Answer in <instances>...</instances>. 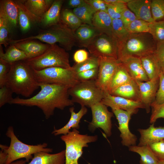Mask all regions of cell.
<instances>
[{"mask_svg": "<svg viewBox=\"0 0 164 164\" xmlns=\"http://www.w3.org/2000/svg\"><path fill=\"white\" fill-rule=\"evenodd\" d=\"M90 108L92 119L88 125L89 130L93 132L96 129L101 128L107 136H110L111 135V118L113 113L109 111L107 107L101 102L93 105Z\"/></svg>", "mask_w": 164, "mask_h": 164, "instance_id": "8fae6325", "label": "cell"}, {"mask_svg": "<svg viewBox=\"0 0 164 164\" xmlns=\"http://www.w3.org/2000/svg\"><path fill=\"white\" fill-rule=\"evenodd\" d=\"M66 51L55 44L50 45L39 56L24 61L33 69L37 70L54 67L69 68L71 67L70 63L69 54Z\"/></svg>", "mask_w": 164, "mask_h": 164, "instance_id": "8992f818", "label": "cell"}, {"mask_svg": "<svg viewBox=\"0 0 164 164\" xmlns=\"http://www.w3.org/2000/svg\"><path fill=\"white\" fill-rule=\"evenodd\" d=\"M86 3L85 0H70L68 4L70 7L75 9L80 7Z\"/></svg>", "mask_w": 164, "mask_h": 164, "instance_id": "11a10c76", "label": "cell"}, {"mask_svg": "<svg viewBox=\"0 0 164 164\" xmlns=\"http://www.w3.org/2000/svg\"><path fill=\"white\" fill-rule=\"evenodd\" d=\"M118 60L127 56L140 57L155 52L156 44L149 32L130 33L123 41L118 43Z\"/></svg>", "mask_w": 164, "mask_h": 164, "instance_id": "3957f363", "label": "cell"}, {"mask_svg": "<svg viewBox=\"0 0 164 164\" xmlns=\"http://www.w3.org/2000/svg\"><path fill=\"white\" fill-rule=\"evenodd\" d=\"M88 53L83 49L76 51L73 56V59L76 63H80L87 60L89 57Z\"/></svg>", "mask_w": 164, "mask_h": 164, "instance_id": "f5cc1de1", "label": "cell"}, {"mask_svg": "<svg viewBox=\"0 0 164 164\" xmlns=\"http://www.w3.org/2000/svg\"><path fill=\"white\" fill-rule=\"evenodd\" d=\"M68 92L73 103L90 108L101 102L105 92L97 86L96 80H93L80 81L69 88Z\"/></svg>", "mask_w": 164, "mask_h": 164, "instance_id": "52a82bcc", "label": "cell"}, {"mask_svg": "<svg viewBox=\"0 0 164 164\" xmlns=\"http://www.w3.org/2000/svg\"><path fill=\"white\" fill-rule=\"evenodd\" d=\"M26 162H27L26 160L22 159L14 161L10 164H26Z\"/></svg>", "mask_w": 164, "mask_h": 164, "instance_id": "680465c9", "label": "cell"}, {"mask_svg": "<svg viewBox=\"0 0 164 164\" xmlns=\"http://www.w3.org/2000/svg\"><path fill=\"white\" fill-rule=\"evenodd\" d=\"M133 79L124 66L119 63L106 92L111 94L118 87Z\"/></svg>", "mask_w": 164, "mask_h": 164, "instance_id": "484cf974", "label": "cell"}, {"mask_svg": "<svg viewBox=\"0 0 164 164\" xmlns=\"http://www.w3.org/2000/svg\"><path fill=\"white\" fill-rule=\"evenodd\" d=\"M107 107H110L112 110L120 109L135 114L139 108H145L140 102L130 100L124 97L113 95L105 92L101 102Z\"/></svg>", "mask_w": 164, "mask_h": 164, "instance_id": "5bb4252c", "label": "cell"}, {"mask_svg": "<svg viewBox=\"0 0 164 164\" xmlns=\"http://www.w3.org/2000/svg\"><path fill=\"white\" fill-rule=\"evenodd\" d=\"M5 85L13 93L26 97L30 96L39 87L33 70L24 61L11 64Z\"/></svg>", "mask_w": 164, "mask_h": 164, "instance_id": "7a4b0ae2", "label": "cell"}, {"mask_svg": "<svg viewBox=\"0 0 164 164\" xmlns=\"http://www.w3.org/2000/svg\"></svg>", "mask_w": 164, "mask_h": 164, "instance_id": "94428289", "label": "cell"}, {"mask_svg": "<svg viewBox=\"0 0 164 164\" xmlns=\"http://www.w3.org/2000/svg\"><path fill=\"white\" fill-rule=\"evenodd\" d=\"M87 48L92 56L97 58L112 57L118 60L117 42L112 36L106 34H99Z\"/></svg>", "mask_w": 164, "mask_h": 164, "instance_id": "30bf717a", "label": "cell"}, {"mask_svg": "<svg viewBox=\"0 0 164 164\" xmlns=\"http://www.w3.org/2000/svg\"><path fill=\"white\" fill-rule=\"evenodd\" d=\"M40 90L35 95L29 98H13L9 104L28 107L36 106L41 109L46 119L54 114L56 108L63 110L74 104L69 98V87L53 84H39Z\"/></svg>", "mask_w": 164, "mask_h": 164, "instance_id": "6da1fadb", "label": "cell"}, {"mask_svg": "<svg viewBox=\"0 0 164 164\" xmlns=\"http://www.w3.org/2000/svg\"><path fill=\"white\" fill-rule=\"evenodd\" d=\"M151 107L152 108L150 121L151 124H154L159 118H164V103L160 104H152Z\"/></svg>", "mask_w": 164, "mask_h": 164, "instance_id": "60d3db41", "label": "cell"}, {"mask_svg": "<svg viewBox=\"0 0 164 164\" xmlns=\"http://www.w3.org/2000/svg\"><path fill=\"white\" fill-rule=\"evenodd\" d=\"M96 12L103 11L107 13V7L103 0H85Z\"/></svg>", "mask_w": 164, "mask_h": 164, "instance_id": "681fc988", "label": "cell"}, {"mask_svg": "<svg viewBox=\"0 0 164 164\" xmlns=\"http://www.w3.org/2000/svg\"><path fill=\"white\" fill-rule=\"evenodd\" d=\"M112 19L108 13L97 12L92 20L93 26L101 33L112 36Z\"/></svg>", "mask_w": 164, "mask_h": 164, "instance_id": "d4e9b609", "label": "cell"}, {"mask_svg": "<svg viewBox=\"0 0 164 164\" xmlns=\"http://www.w3.org/2000/svg\"><path fill=\"white\" fill-rule=\"evenodd\" d=\"M74 108L72 107L70 108L69 111L71 113L70 118L80 120L82 117L86 114L87 109L85 106L81 107V109L77 113H76L74 111Z\"/></svg>", "mask_w": 164, "mask_h": 164, "instance_id": "db71d44e", "label": "cell"}, {"mask_svg": "<svg viewBox=\"0 0 164 164\" xmlns=\"http://www.w3.org/2000/svg\"><path fill=\"white\" fill-rule=\"evenodd\" d=\"M13 93L12 90L6 85L0 87V108L6 104L9 103L13 98L12 97Z\"/></svg>", "mask_w": 164, "mask_h": 164, "instance_id": "b9f144b4", "label": "cell"}, {"mask_svg": "<svg viewBox=\"0 0 164 164\" xmlns=\"http://www.w3.org/2000/svg\"><path fill=\"white\" fill-rule=\"evenodd\" d=\"M98 58L92 56L85 61L76 63L72 67L74 71L78 73L84 71L98 68Z\"/></svg>", "mask_w": 164, "mask_h": 164, "instance_id": "d590c367", "label": "cell"}, {"mask_svg": "<svg viewBox=\"0 0 164 164\" xmlns=\"http://www.w3.org/2000/svg\"><path fill=\"white\" fill-rule=\"evenodd\" d=\"M8 155L5 150L2 149L0 151V164H5Z\"/></svg>", "mask_w": 164, "mask_h": 164, "instance_id": "9f6ffc18", "label": "cell"}, {"mask_svg": "<svg viewBox=\"0 0 164 164\" xmlns=\"http://www.w3.org/2000/svg\"><path fill=\"white\" fill-rule=\"evenodd\" d=\"M130 34L120 19H112V36L118 43L124 41Z\"/></svg>", "mask_w": 164, "mask_h": 164, "instance_id": "d6a6232c", "label": "cell"}, {"mask_svg": "<svg viewBox=\"0 0 164 164\" xmlns=\"http://www.w3.org/2000/svg\"><path fill=\"white\" fill-rule=\"evenodd\" d=\"M107 4H112L117 3H127L130 0H103Z\"/></svg>", "mask_w": 164, "mask_h": 164, "instance_id": "6f0895ef", "label": "cell"}, {"mask_svg": "<svg viewBox=\"0 0 164 164\" xmlns=\"http://www.w3.org/2000/svg\"><path fill=\"white\" fill-rule=\"evenodd\" d=\"M118 60L125 66L132 78L135 81L142 82L149 80L143 67L139 57L127 56L122 57Z\"/></svg>", "mask_w": 164, "mask_h": 164, "instance_id": "2e32d148", "label": "cell"}, {"mask_svg": "<svg viewBox=\"0 0 164 164\" xmlns=\"http://www.w3.org/2000/svg\"><path fill=\"white\" fill-rule=\"evenodd\" d=\"M74 33L76 43L80 46L87 48L101 33L93 26L83 23L74 31Z\"/></svg>", "mask_w": 164, "mask_h": 164, "instance_id": "ffe728a7", "label": "cell"}, {"mask_svg": "<svg viewBox=\"0 0 164 164\" xmlns=\"http://www.w3.org/2000/svg\"><path fill=\"white\" fill-rule=\"evenodd\" d=\"M63 2L62 0L54 1L50 8L41 18V22L44 26L50 27L60 22L61 9Z\"/></svg>", "mask_w": 164, "mask_h": 164, "instance_id": "cb8c5ba5", "label": "cell"}, {"mask_svg": "<svg viewBox=\"0 0 164 164\" xmlns=\"http://www.w3.org/2000/svg\"><path fill=\"white\" fill-rule=\"evenodd\" d=\"M0 58L11 64L28 59L26 54L22 50L11 44L4 53L1 45H0Z\"/></svg>", "mask_w": 164, "mask_h": 164, "instance_id": "f546056e", "label": "cell"}, {"mask_svg": "<svg viewBox=\"0 0 164 164\" xmlns=\"http://www.w3.org/2000/svg\"><path fill=\"white\" fill-rule=\"evenodd\" d=\"M38 39L52 45L58 43L66 51L71 50L76 43L74 31L60 22L36 35L18 40H10L12 43L29 40Z\"/></svg>", "mask_w": 164, "mask_h": 164, "instance_id": "277c9868", "label": "cell"}, {"mask_svg": "<svg viewBox=\"0 0 164 164\" xmlns=\"http://www.w3.org/2000/svg\"><path fill=\"white\" fill-rule=\"evenodd\" d=\"M31 161L28 164H65V150L54 154L41 151L33 155Z\"/></svg>", "mask_w": 164, "mask_h": 164, "instance_id": "44dd1931", "label": "cell"}, {"mask_svg": "<svg viewBox=\"0 0 164 164\" xmlns=\"http://www.w3.org/2000/svg\"><path fill=\"white\" fill-rule=\"evenodd\" d=\"M73 12L83 23L93 26L92 20L96 12L88 4H85L79 7L74 9Z\"/></svg>", "mask_w": 164, "mask_h": 164, "instance_id": "1f68e13d", "label": "cell"}, {"mask_svg": "<svg viewBox=\"0 0 164 164\" xmlns=\"http://www.w3.org/2000/svg\"><path fill=\"white\" fill-rule=\"evenodd\" d=\"M33 71L35 78L39 84H59L70 88L80 81L72 67H51L39 70H33Z\"/></svg>", "mask_w": 164, "mask_h": 164, "instance_id": "ba28073f", "label": "cell"}, {"mask_svg": "<svg viewBox=\"0 0 164 164\" xmlns=\"http://www.w3.org/2000/svg\"><path fill=\"white\" fill-rule=\"evenodd\" d=\"M158 164H163L161 161H159Z\"/></svg>", "mask_w": 164, "mask_h": 164, "instance_id": "91938a15", "label": "cell"}, {"mask_svg": "<svg viewBox=\"0 0 164 164\" xmlns=\"http://www.w3.org/2000/svg\"><path fill=\"white\" fill-rule=\"evenodd\" d=\"M129 148L130 151L137 153L140 155V164H158L159 161L149 145L143 146L134 145L130 146Z\"/></svg>", "mask_w": 164, "mask_h": 164, "instance_id": "f1b7e54d", "label": "cell"}, {"mask_svg": "<svg viewBox=\"0 0 164 164\" xmlns=\"http://www.w3.org/2000/svg\"><path fill=\"white\" fill-rule=\"evenodd\" d=\"M17 6L28 15L31 22L33 23L41 22V18L38 17L32 13L25 6L21 0L14 1Z\"/></svg>", "mask_w": 164, "mask_h": 164, "instance_id": "f907efd6", "label": "cell"}, {"mask_svg": "<svg viewBox=\"0 0 164 164\" xmlns=\"http://www.w3.org/2000/svg\"><path fill=\"white\" fill-rule=\"evenodd\" d=\"M18 8V22L22 31L25 32L30 28L31 22L28 15L20 8Z\"/></svg>", "mask_w": 164, "mask_h": 164, "instance_id": "7dc6e473", "label": "cell"}, {"mask_svg": "<svg viewBox=\"0 0 164 164\" xmlns=\"http://www.w3.org/2000/svg\"><path fill=\"white\" fill-rule=\"evenodd\" d=\"M98 73V68L91 69L77 73L80 81L96 80Z\"/></svg>", "mask_w": 164, "mask_h": 164, "instance_id": "bcb514c9", "label": "cell"}, {"mask_svg": "<svg viewBox=\"0 0 164 164\" xmlns=\"http://www.w3.org/2000/svg\"><path fill=\"white\" fill-rule=\"evenodd\" d=\"M60 21L74 31L83 24L73 11L68 9H63L61 12Z\"/></svg>", "mask_w": 164, "mask_h": 164, "instance_id": "4dcf8cb0", "label": "cell"}, {"mask_svg": "<svg viewBox=\"0 0 164 164\" xmlns=\"http://www.w3.org/2000/svg\"><path fill=\"white\" fill-rule=\"evenodd\" d=\"M139 58L149 80L159 77L161 70V68L155 52Z\"/></svg>", "mask_w": 164, "mask_h": 164, "instance_id": "603a6c76", "label": "cell"}, {"mask_svg": "<svg viewBox=\"0 0 164 164\" xmlns=\"http://www.w3.org/2000/svg\"><path fill=\"white\" fill-rule=\"evenodd\" d=\"M60 138L66 145L65 164H79L78 161L83 154V148L88 147V143L96 142L97 136L80 134L76 129L73 128Z\"/></svg>", "mask_w": 164, "mask_h": 164, "instance_id": "9c48e42d", "label": "cell"}, {"mask_svg": "<svg viewBox=\"0 0 164 164\" xmlns=\"http://www.w3.org/2000/svg\"><path fill=\"white\" fill-rule=\"evenodd\" d=\"M139 87L140 102L147 113L150 111L151 105L155 101L159 85V77L145 82L136 81Z\"/></svg>", "mask_w": 164, "mask_h": 164, "instance_id": "9a60e30c", "label": "cell"}, {"mask_svg": "<svg viewBox=\"0 0 164 164\" xmlns=\"http://www.w3.org/2000/svg\"><path fill=\"white\" fill-rule=\"evenodd\" d=\"M111 94L140 102L139 87L136 81L133 79L118 87Z\"/></svg>", "mask_w": 164, "mask_h": 164, "instance_id": "7402d4cb", "label": "cell"}, {"mask_svg": "<svg viewBox=\"0 0 164 164\" xmlns=\"http://www.w3.org/2000/svg\"><path fill=\"white\" fill-rule=\"evenodd\" d=\"M33 40H25L12 43V44L23 51L27 56L28 59L36 57L41 54L50 45Z\"/></svg>", "mask_w": 164, "mask_h": 164, "instance_id": "d6986e66", "label": "cell"}, {"mask_svg": "<svg viewBox=\"0 0 164 164\" xmlns=\"http://www.w3.org/2000/svg\"><path fill=\"white\" fill-rule=\"evenodd\" d=\"M5 134L10 139L9 146L0 145L1 149L5 150L7 154L5 164H10L22 158H25L27 162H28L32 158V155L38 152L43 151L50 153L53 151L52 149L47 148V144L46 143L31 145L22 142L15 135L12 126L9 127Z\"/></svg>", "mask_w": 164, "mask_h": 164, "instance_id": "5b68a950", "label": "cell"}, {"mask_svg": "<svg viewBox=\"0 0 164 164\" xmlns=\"http://www.w3.org/2000/svg\"><path fill=\"white\" fill-rule=\"evenodd\" d=\"M149 22L137 19L132 22L127 29L130 33L149 32Z\"/></svg>", "mask_w": 164, "mask_h": 164, "instance_id": "74e56055", "label": "cell"}, {"mask_svg": "<svg viewBox=\"0 0 164 164\" xmlns=\"http://www.w3.org/2000/svg\"><path fill=\"white\" fill-rule=\"evenodd\" d=\"M151 10L154 21H159L164 18V0H152Z\"/></svg>", "mask_w": 164, "mask_h": 164, "instance_id": "8d00e7d4", "label": "cell"}, {"mask_svg": "<svg viewBox=\"0 0 164 164\" xmlns=\"http://www.w3.org/2000/svg\"><path fill=\"white\" fill-rule=\"evenodd\" d=\"M138 131L141 135L139 146L149 145L164 139V127H155L152 124L147 129Z\"/></svg>", "mask_w": 164, "mask_h": 164, "instance_id": "ac0fdd59", "label": "cell"}, {"mask_svg": "<svg viewBox=\"0 0 164 164\" xmlns=\"http://www.w3.org/2000/svg\"><path fill=\"white\" fill-rule=\"evenodd\" d=\"M11 64L0 58V87L5 85Z\"/></svg>", "mask_w": 164, "mask_h": 164, "instance_id": "ee69618b", "label": "cell"}, {"mask_svg": "<svg viewBox=\"0 0 164 164\" xmlns=\"http://www.w3.org/2000/svg\"><path fill=\"white\" fill-rule=\"evenodd\" d=\"M137 19L135 14L128 7L123 12L120 19L126 29L132 22Z\"/></svg>", "mask_w": 164, "mask_h": 164, "instance_id": "c3c4849f", "label": "cell"}, {"mask_svg": "<svg viewBox=\"0 0 164 164\" xmlns=\"http://www.w3.org/2000/svg\"><path fill=\"white\" fill-rule=\"evenodd\" d=\"M98 59V73L96 81L97 86L106 92L119 62L117 59L112 57H103Z\"/></svg>", "mask_w": 164, "mask_h": 164, "instance_id": "7c38bea8", "label": "cell"}, {"mask_svg": "<svg viewBox=\"0 0 164 164\" xmlns=\"http://www.w3.org/2000/svg\"><path fill=\"white\" fill-rule=\"evenodd\" d=\"M11 26L6 18L0 12V45H3L5 47L9 44L10 40L8 34Z\"/></svg>", "mask_w": 164, "mask_h": 164, "instance_id": "e575fe53", "label": "cell"}, {"mask_svg": "<svg viewBox=\"0 0 164 164\" xmlns=\"http://www.w3.org/2000/svg\"><path fill=\"white\" fill-rule=\"evenodd\" d=\"M106 4L107 13L112 19H120L123 12L128 7L127 3H123Z\"/></svg>", "mask_w": 164, "mask_h": 164, "instance_id": "f35d334b", "label": "cell"}, {"mask_svg": "<svg viewBox=\"0 0 164 164\" xmlns=\"http://www.w3.org/2000/svg\"><path fill=\"white\" fill-rule=\"evenodd\" d=\"M80 120L70 118L67 123L62 128L57 129H55L52 133L55 136L61 134L66 135L70 131L71 128L78 129L80 128Z\"/></svg>", "mask_w": 164, "mask_h": 164, "instance_id": "ab89813d", "label": "cell"}, {"mask_svg": "<svg viewBox=\"0 0 164 164\" xmlns=\"http://www.w3.org/2000/svg\"><path fill=\"white\" fill-rule=\"evenodd\" d=\"M149 145L159 161L164 160V139Z\"/></svg>", "mask_w": 164, "mask_h": 164, "instance_id": "f6af8a7d", "label": "cell"}, {"mask_svg": "<svg viewBox=\"0 0 164 164\" xmlns=\"http://www.w3.org/2000/svg\"><path fill=\"white\" fill-rule=\"evenodd\" d=\"M149 26V33L156 44L164 43V21H154Z\"/></svg>", "mask_w": 164, "mask_h": 164, "instance_id": "836d02e7", "label": "cell"}, {"mask_svg": "<svg viewBox=\"0 0 164 164\" xmlns=\"http://www.w3.org/2000/svg\"><path fill=\"white\" fill-rule=\"evenodd\" d=\"M118 122V129L120 132L121 143L124 146L129 147L136 144V136L132 133L129 128V123L131 115L133 114L124 110L116 109L112 110Z\"/></svg>", "mask_w": 164, "mask_h": 164, "instance_id": "4fadbf2b", "label": "cell"}, {"mask_svg": "<svg viewBox=\"0 0 164 164\" xmlns=\"http://www.w3.org/2000/svg\"><path fill=\"white\" fill-rule=\"evenodd\" d=\"M151 2L149 0H130L127 5L137 19L150 23L154 21L151 12Z\"/></svg>", "mask_w": 164, "mask_h": 164, "instance_id": "e0dca14e", "label": "cell"}, {"mask_svg": "<svg viewBox=\"0 0 164 164\" xmlns=\"http://www.w3.org/2000/svg\"><path fill=\"white\" fill-rule=\"evenodd\" d=\"M25 6L36 16L41 18L50 8L53 0H21Z\"/></svg>", "mask_w": 164, "mask_h": 164, "instance_id": "83f0119b", "label": "cell"}, {"mask_svg": "<svg viewBox=\"0 0 164 164\" xmlns=\"http://www.w3.org/2000/svg\"><path fill=\"white\" fill-rule=\"evenodd\" d=\"M159 85L155 101L152 104H160L164 103V72L161 71L159 75Z\"/></svg>", "mask_w": 164, "mask_h": 164, "instance_id": "7bdbcfd3", "label": "cell"}, {"mask_svg": "<svg viewBox=\"0 0 164 164\" xmlns=\"http://www.w3.org/2000/svg\"><path fill=\"white\" fill-rule=\"evenodd\" d=\"M0 12L5 15L11 27L16 26L18 21L19 8L14 1L0 0Z\"/></svg>", "mask_w": 164, "mask_h": 164, "instance_id": "4316f807", "label": "cell"}, {"mask_svg": "<svg viewBox=\"0 0 164 164\" xmlns=\"http://www.w3.org/2000/svg\"><path fill=\"white\" fill-rule=\"evenodd\" d=\"M156 45L155 53L161 67V71L164 72V43Z\"/></svg>", "mask_w": 164, "mask_h": 164, "instance_id": "816d5d0a", "label": "cell"}]
</instances>
